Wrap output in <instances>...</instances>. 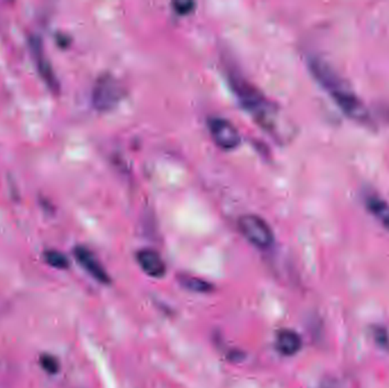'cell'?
Returning <instances> with one entry per match:
<instances>
[{
    "label": "cell",
    "instance_id": "cell-1",
    "mask_svg": "<svg viewBox=\"0 0 389 388\" xmlns=\"http://www.w3.org/2000/svg\"><path fill=\"white\" fill-rule=\"evenodd\" d=\"M309 67L313 77L332 96L345 114L362 123L369 121L370 116L367 107L332 64L323 58L313 56L309 58Z\"/></svg>",
    "mask_w": 389,
    "mask_h": 388
},
{
    "label": "cell",
    "instance_id": "cell-9",
    "mask_svg": "<svg viewBox=\"0 0 389 388\" xmlns=\"http://www.w3.org/2000/svg\"><path fill=\"white\" fill-rule=\"evenodd\" d=\"M302 345H303L302 338L295 331L282 330L278 334L275 346H277L279 353L282 355H286V357L295 355L300 352Z\"/></svg>",
    "mask_w": 389,
    "mask_h": 388
},
{
    "label": "cell",
    "instance_id": "cell-5",
    "mask_svg": "<svg viewBox=\"0 0 389 388\" xmlns=\"http://www.w3.org/2000/svg\"><path fill=\"white\" fill-rule=\"evenodd\" d=\"M208 127L214 143L222 150H230L239 146L242 141L239 131L227 118H208Z\"/></svg>",
    "mask_w": 389,
    "mask_h": 388
},
{
    "label": "cell",
    "instance_id": "cell-8",
    "mask_svg": "<svg viewBox=\"0 0 389 388\" xmlns=\"http://www.w3.org/2000/svg\"><path fill=\"white\" fill-rule=\"evenodd\" d=\"M137 261L145 274L152 278H162L166 274V265L161 255L154 249L138 252Z\"/></svg>",
    "mask_w": 389,
    "mask_h": 388
},
{
    "label": "cell",
    "instance_id": "cell-14",
    "mask_svg": "<svg viewBox=\"0 0 389 388\" xmlns=\"http://www.w3.org/2000/svg\"><path fill=\"white\" fill-rule=\"evenodd\" d=\"M194 6H196V3L194 1H189V0H186V1L179 0V1L173 3V8L180 15H186V14L190 13L194 10Z\"/></svg>",
    "mask_w": 389,
    "mask_h": 388
},
{
    "label": "cell",
    "instance_id": "cell-3",
    "mask_svg": "<svg viewBox=\"0 0 389 388\" xmlns=\"http://www.w3.org/2000/svg\"><path fill=\"white\" fill-rule=\"evenodd\" d=\"M121 83L112 74H102L95 82L91 94L93 105L97 111H112L123 97Z\"/></svg>",
    "mask_w": 389,
    "mask_h": 388
},
{
    "label": "cell",
    "instance_id": "cell-10",
    "mask_svg": "<svg viewBox=\"0 0 389 388\" xmlns=\"http://www.w3.org/2000/svg\"><path fill=\"white\" fill-rule=\"evenodd\" d=\"M365 206L373 217L389 230V204L377 195H369L365 197Z\"/></svg>",
    "mask_w": 389,
    "mask_h": 388
},
{
    "label": "cell",
    "instance_id": "cell-6",
    "mask_svg": "<svg viewBox=\"0 0 389 388\" xmlns=\"http://www.w3.org/2000/svg\"><path fill=\"white\" fill-rule=\"evenodd\" d=\"M29 45L31 54H33L35 64H37L39 74L42 76V80L48 86L49 89L53 90V93H58L60 91V83H58L57 78L55 76L51 62L46 56L45 51L42 47V39L39 37H31Z\"/></svg>",
    "mask_w": 389,
    "mask_h": 388
},
{
    "label": "cell",
    "instance_id": "cell-7",
    "mask_svg": "<svg viewBox=\"0 0 389 388\" xmlns=\"http://www.w3.org/2000/svg\"><path fill=\"white\" fill-rule=\"evenodd\" d=\"M74 256H75L77 261L79 262L81 267L93 279H96L97 281L102 283H111V278H109V274L106 272L102 263L97 260L96 256L89 249L83 247V246H78V247L74 249Z\"/></svg>",
    "mask_w": 389,
    "mask_h": 388
},
{
    "label": "cell",
    "instance_id": "cell-4",
    "mask_svg": "<svg viewBox=\"0 0 389 388\" xmlns=\"http://www.w3.org/2000/svg\"><path fill=\"white\" fill-rule=\"evenodd\" d=\"M240 233L257 249H268L275 242L271 227L255 214H245L238 220Z\"/></svg>",
    "mask_w": 389,
    "mask_h": 388
},
{
    "label": "cell",
    "instance_id": "cell-2",
    "mask_svg": "<svg viewBox=\"0 0 389 388\" xmlns=\"http://www.w3.org/2000/svg\"><path fill=\"white\" fill-rule=\"evenodd\" d=\"M233 88L237 98L246 111L257 120L262 127L273 129L275 125V109L271 102L259 89L243 79H233Z\"/></svg>",
    "mask_w": 389,
    "mask_h": 388
},
{
    "label": "cell",
    "instance_id": "cell-11",
    "mask_svg": "<svg viewBox=\"0 0 389 388\" xmlns=\"http://www.w3.org/2000/svg\"><path fill=\"white\" fill-rule=\"evenodd\" d=\"M181 285L186 290H192L194 293H210L213 290L211 283L196 277H183Z\"/></svg>",
    "mask_w": 389,
    "mask_h": 388
},
{
    "label": "cell",
    "instance_id": "cell-12",
    "mask_svg": "<svg viewBox=\"0 0 389 388\" xmlns=\"http://www.w3.org/2000/svg\"><path fill=\"white\" fill-rule=\"evenodd\" d=\"M45 260L51 267H56V269H67L70 267V261L63 253L58 251H47L45 253Z\"/></svg>",
    "mask_w": 389,
    "mask_h": 388
},
{
    "label": "cell",
    "instance_id": "cell-13",
    "mask_svg": "<svg viewBox=\"0 0 389 388\" xmlns=\"http://www.w3.org/2000/svg\"><path fill=\"white\" fill-rule=\"evenodd\" d=\"M40 363H42L44 370L48 373H56L60 370V363H58L57 359L53 355H49V354H44L40 358Z\"/></svg>",
    "mask_w": 389,
    "mask_h": 388
}]
</instances>
